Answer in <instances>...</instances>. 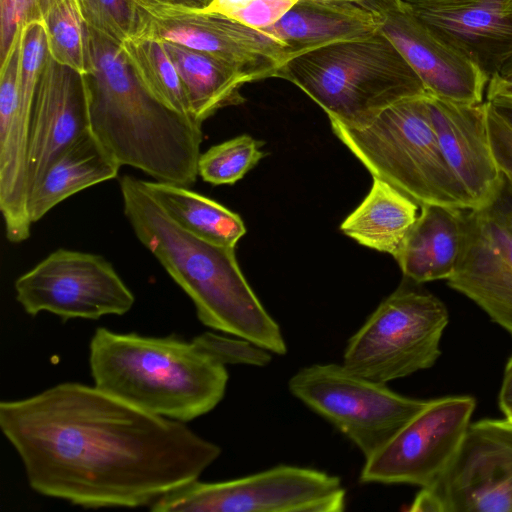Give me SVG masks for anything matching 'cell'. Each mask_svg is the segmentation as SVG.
<instances>
[{"mask_svg": "<svg viewBox=\"0 0 512 512\" xmlns=\"http://www.w3.org/2000/svg\"><path fill=\"white\" fill-rule=\"evenodd\" d=\"M408 510L512 512V419L470 423L447 469Z\"/></svg>", "mask_w": 512, "mask_h": 512, "instance_id": "cell-10", "label": "cell"}, {"mask_svg": "<svg viewBox=\"0 0 512 512\" xmlns=\"http://www.w3.org/2000/svg\"><path fill=\"white\" fill-rule=\"evenodd\" d=\"M16 300L31 316L49 312L63 320L123 315L135 297L103 256L57 249L19 276Z\"/></svg>", "mask_w": 512, "mask_h": 512, "instance_id": "cell-11", "label": "cell"}, {"mask_svg": "<svg viewBox=\"0 0 512 512\" xmlns=\"http://www.w3.org/2000/svg\"><path fill=\"white\" fill-rule=\"evenodd\" d=\"M87 26L121 46L139 28L138 0H78Z\"/></svg>", "mask_w": 512, "mask_h": 512, "instance_id": "cell-30", "label": "cell"}, {"mask_svg": "<svg viewBox=\"0 0 512 512\" xmlns=\"http://www.w3.org/2000/svg\"><path fill=\"white\" fill-rule=\"evenodd\" d=\"M476 400L446 396L428 400L376 454L365 460L362 483L433 484L457 453L471 423Z\"/></svg>", "mask_w": 512, "mask_h": 512, "instance_id": "cell-13", "label": "cell"}, {"mask_svg": "<svg viewBox=\"0 0 512 512\" xmlns=\"http://www.w3.org/2000/svg\"><path fill=\"white\" fill-rule=\"evenodd\" d=\"M163 4L184 7L193 10L206 9L213 0H154Z\"/></svg>", "mask_w": 512, "mask_h": 512, "instance_id": "cell-38", "label": "cell"}, {"mask_svg": "<svg viewBox=\"0 0 512 512\" xmlns=\"http://www.w3.org/2000/svg\"><path fill=\"white\" fill-rule=\"evenodd\" d=\"M408 9L489 73L512 56V0H404Z\"/></svg>", "mask_w": 512, "mask_h": 512, "instance_id": "cell-18", "label": "cell"}, {"mask_svg": "<svg viewBox=\"0 0 512 512\" xmlns=\"http://www.w3.org/2000/svg\"><path fill=\"white\" fill-rule=\"evenodd\" d=\"M142 182L153 200L176 225L201 240L235 248L246 233L238 214L187 186L157 180Z\"/></svg>", "mask_w": 512, "mask_h": 512, "instance_id": "cell-25", "label": "cell"}, {"mask_svg": "<svg viewBox=\"0 0 512 512\" xmlns=\"http://www.w3.org/2000/svg\"><path fill=\"white\" fill-rule=\"evenodd\" d=\"M193 341L225 365L265 366L271 360L270 352L238 337L205 332L193 338Z\"/></svg>", "mask_w": 512, "mask_h": 512, "instance_id": "cell-32", "label": "cell"}, {"mask_svg": "<svg viewBox=\"0 0 512 512\" xmlns=\"http://www.w3.org/2000/svg\"><path fill=\"white\" fill-rule=\"evenodd\" d=\"M395 258L415 283L447 280L455 271L463 238V210L422 205Z\"/></svg>", "mask_w": 512, "mask_h": 512, "instance_id": "cell-21", "label": "cell"}, {"mask_svg": "<svg viewBox=\"0 0 512 512\" xmlns=\"http://www.w3.org/2000/svg\"><path fill=\"white\" fill-rule=\"evenodd\" d=\"M94 386L151 414L188 422L213 410L228 382L226 365L175 336L96 329L89 346Z\"/></svg>", "mask_w": 512, "mask_h": 512, "instance_id": "cell-4", "label": "cell"}, {"mask_svg": "<svg viewBox=\"0 0 512 512\" xmlns=\"http://www.w3.org/2000/svg\"><path fill=\"white\" fill-rule=\"evenodd\" d=\"M135 36L171 42L217 57L240 70L250 82L276 77L288 58L286 47L260 29L227 16L138 0Z\"/></svg>", "mask_w": 512, "mask_h": 512, "instance_id": "cell-12", "label": "cell"}, {"mask_svg": "<svg viewBox=\"0 0 512 512\" xmlns=\"http://www.w3.org/2000/svg\"><path fill=\"white\" fill-rule=\"evenodd\" d=\"M0 428L34 491L84 508L150 507L221 453L184 422L75 382L2 401Z\"/></svg>", "mask_w": 512, "mask_h": 512, "instance_id": "cell-1", "label": "cell"}, {"mask_svg": "<svg viewBox=\"0 0 512 512\" xmlns=\"http://www.w3.org/2000/svg\"><path fill=\"white\" fill-rule=\"evenodd\" d=\"M485 102L491 149L505 181L512 188V127L491 103Z\"/></svg>", "mask_w": 512, "mask_h": 512, "instance_id": "cell-34", "label": "cell"}, {"mask_svg": "<svg viewBox=\"0 0 512 512\" xmlns=\"http://www.w3.org/2000/svg\"><path fill=\"white\" fill-rule=\"evenodd\" d=\"M428 102L443 156L472 210L491 206L505 180L491 149L486 102L465 104L429 93Z\"/></svg>", "mask_w": 512, "mask_h": 512, "instance_id": "cell-17", "label": "cell"}, {"mask_svg": "<svg viewBox=\"0 0 512 512\" xmlns=\"http://www.w3.org/2000/svg\"><path fill=\"white\" fill-rule=\"evenodd\" d=\"M491 104L497 113L512 127V101H500Z\"/></svg>", "mask_w": 512, "mask_h": 512, "instance_id": "cell-39", "label": "cell"}, {"mask_svg": "<svg viewBox=\"0 0 512 512\" xmlns=\"http://www.w3.org/2000/svg\"><path fill=\"white\" fill-rule=\"evenodd\" d=\"M330 123L373 177L393 185L419 206L472 209L441 151L428 93L387 107L361 127Z\"/></svg>", "mask_w": 512, "mask_h": 512, "instance_id": "cell-6", "label": "cell"}, {"mask_svg": "<svg viewBox=\"0 0 512 512\" xmlns=\"http://www.w3.org/2000/svg\"><path fill=\"white\" fill-rule=\"evenodd\" d=\"M381 15V31L429 94L465 104L483 102L489 73L476 59L417 18L404 0Z\"/></svg>", "mask_w": 512, "mask_h": 512, "instance_id": "cell-15", "label": "cell"}, {"mask_svg": "<svg viewBox=\"0 0 512 512\" xmlns=\"http://www.w3.org/2000/svg\"><path fill=\"white\" fill-rule=\"evenodd\" d=\"M120 163L87 130L76 138L52 163L39 186L28 199L32 223L74 194L98 183L115 179Z\"/></svg>", "mask_w": 512, "mask_h": 512, "instance_id": "cell-22", "label": "cell"}, {"mask_svg": "<svg viewBox=\"0 0 512 512\" xmlns=\"http://www.w3.org/2000/svg\"><path fill=\"white\" fill-rule=\"evenodd\" d=\"M121 48L137 81L153 99L191 117L181 79L162 42L132 37Z\"/></svg>", "mask_w": 512, "mask_h": 512, "instance_id": "cell-26", "label": "cell"}, {"mask_svg": "<svg viewBox=\"0 0 512 512\" xmlns=\"http://www.w3.org/2000/svg\"><path fill=\"white\" fill-rule=\"evenodd\" d=\"M298 0H213L204 10L218 13L255 29L277 22Z\"/></svg>", "mask_w": 512, "mask_h": 512, "instance_id": "cell-31", "label": "cell"}, {"mask_svg": "<svg viewBox=\"0 0 512 512\" xmlns=\"http://www.w3.org/2000/svg\"><path fill=\"white\" fill-rule=\"evenodd\" d=\"M263 142L240 135L202 153L198 175L212 185L234 184L244 177L264 156Z\"/></svg>", "mask_w": 512, "mask_h": 512, "instance_id": "cell-28", "label": "cell"}, {"mask_svg": "<svg viewBox=\"0 0 512 512\" xmlns=\"http://www.w3.org/2000/svg\"><path fill=\"white\" fill-rule=\"evenodd\" d=\"M48 53L81 75L92 71L90 30L78 0H41Z\"/></svg>", "mask_w": 512, "mask_h": 512, "instance_id": "cell-27", "label": "cell"}, {"mask_svg": "<svg viewBox=\"0 0 512 512\" xmlns=\"http://www.w3.org/2000/svg\"><path fill=\"white\" fill-rule=\"evenodd\" d=\"M346 490L339 477L278 465L245 477L186 483L157 499L154 512H340Z\"/></svg>", "mask_w": 512, "mask_h": 512, "instance_id": "cell-9", "label": "cell"}, {"mask_svg": "<svg viewBox=\"0 0 512 512\" xmlns=\"http://www.w3.org/2000/svg\"><path fill=\"white\" fill-rule=\"evenodd\" d=\"M90 129L86 76L49 53L35 93L27 145L28 199L60 154Z\"/></svg>", "mask_w": 512, "mask_h": 512, "instance_id": "cell-16", "label": "cell"}, {"mask_svg": "<svg viewBox=\"0 0 512 512\" xmlns=\"http://www.w3.org/2000/svg\"><path fill=\"white\" fill-rule=\"evenodd\" d=\"M448 323V310L439 298L401 285L348 340L342 364L385 384L410 376L436 363Z\"/></svg>", "mask_w": 512, "mask_h": 512, "instance_id": "cell-7", "label": "cell"}, {"mask_svg": "<svg viewBox=\"0 0 512 512\" xmlns=\"http://www.w3.org/2000/svg\"><path fill=\"white\" fill-rule=\"evenodd\" d=\"M510 419H512V418H510Z\"/></svg>", "mask_w": 512, "mask_h": 512, "instance_id": "cell-40", "label": "cell"}, {"mask_svg": "<svg viewBox=\"0 0 512 512\" xmlns=\"http://www.w3.org/2000/svg\"><path fill=\"white\" fill-rule=\"evenodd\" d=\"M382 23L381 14L351 3L298 0L277 22L260 30L280 41L289 58L373 35L381 30Z\"/></svg>", "mask_w": 512, "mask_h": 512, "instance_id": "cell-20", "label": "cell"}, {"mask_svg": "<svg viewBox=\"0 0 512 512\" xmlns=\"http://www.w3.org/2000/svg\"><path fill=\"white\" fill-rule=\"evenodd\" d=\"M276 77L299 87L330 121L349 127L364 126L387 107L428 93L381 30L291 56Z\"/></svg>", "mask_w": 512, "mask_h": 512, "instance_id": "cell-5", "label": "cell"}, {"mask_svg": "<svg viewBox=\"0 0 512 512\" xmlns=\"http://www.w3.org/2000/svg\"><path fill=\"white\" fill-rule=\"evenodd\" d=\"M21 32L0 61V210L12 243L28 239L33 225L28 212V136L19 118Z\"/></svg>", "mask_w": 512, "mask_h": 512, "instance_id": "cell-19", "label": "cell"}, {"mask_svg": "<svg viewBox=\"0 0 512 512\" xmlns=\"http://www.w3.org/2000/svg\"><path fill=\"white\" fill-rule=\"evenodd\" d=\"M331 2H345L357 5L364 9L381 14L401 3L402 0H322Z\"/></svg>", "mask_w": 512, "mask_h": 512, "instance_id": "cell-37", "label": "cell"}, {"mask_svg": "<svg viewBox=\"0 0 512 512\" xmlns=\"http://www.w3.org/2000/svg\"><path fill=\"white\" fill-rule=\"evenodd\" d=\"M34 20H42L41 0H0V61L22 28Z\"/></svg>", "mask_w": 512, "mask_h": 512, "instance_id": "cell-33", "label": "cell"}, {"mask_svg": "<svg viewBox=\"0 0 512 512\" xmlns=\"http://www.w3.org/2000/svg\"><path fill=\"white\" fill-rule=\"evenodd\" d=\"M447 284L512 337V223L495 203L463 210L461 251Z\"/></svg>", "mask_w": 512, "mask_h": 512, "instance_id": "cell-14", "label": "cell"}, {"mask_svg": "<svg viewBox=\"0 0 512 512\" xmlns=\"http://www.w3.org/2000/svg\"><path fill=\"white\" fill-rule=\"evenodd\" d=\"M89 30L91 132L121 166L189 187L198 176L202 125L153 99L137 81L121 46Z\"/></svg>", "mask_w": 512, "mask_h": 512, "instance_id": "cell-3", "label": "cell"}, {"mask_svg": "<svg viewBox=\"0 0 512 512\" xmlns=\"http://www.w3.org/2000/svg\"><path fill=\"white\" fill-rule=\"evenodd\" d=\"M486 101H512V56L489 75Z\"/></svg>", "mask_w": 512, "mask_h": 512, "instance_id": "cell-35", "label": "cell"}, {"mask_svg": "<svg viewBox=\"0 0 512 512\" xmlns=\"http://www.w3.org/2000/svg\"><path fill=\"white\" fill-rule=\"evenodd\" d=\"M124 214L141 244L194 303L205 326L284 355L279 324L264 308L246 278L235 248L201 240L176 225L146 191L141 179H120Z\"/></svg>", "mask_w": 512, "mask_h": 512, "instance_id": "cell-2", "label": "cell"}, {"mask_svg": "<svg viewBox=\"0 0 512 512\" xmlns=\"http://www.w3.org/2000/svg\"><path fill=\"white\" fill-rule=\"evenodd\" d=\"M499 406L505 417L512 418V356L505 367L499 392Z\"/></svg>", "mask_w": 512, "mask_h": 512, "instance_id": "cell-36", "label": "cell"}, {"mask_svg": "<svg viewBox=\"0 0 512 512\" xmlns=\"http://www.w3.org/2000/svg\"><path fill=\"white\" fill-rule=\"evenodd\" d=\"M47 54L48 46L43 21L34 20L27 23L21 32L19 70V118L27 136L35 93Z\"/></svg>", "mask_w": 512, "mask_h": 512, "instance_id": "cell-29", "label": "cell"}, {"mask_svg": "<svg viewBox=\"0 0 512 512\" xmlns=\"http://www.w3.org/2000/svg\"><path fill=\"white\" fill-rule=\"evenodd\" d=\"M162 43L181 79L190 115L197 123L202 125L219 109L245 101L240 89L250 80L236 67L204 52Z\"/></svg>", "mask_w": 512, "mask_h": 512, "instance_id": "cell-24", "label": "cell"}, {"mask_svg": "<svg viewBox=\"0 0 512 512\" xmlns=\"http://www.w3.org/2000/svg\"><path fill=\"white\" fill-rule=\"evenodd\" d=\"M291 394L333 424L364 455L381 450L427 404L385 383L361 377L343 364H313L288 383Z\"/></svg>", "mask_w": 512, "mask_h": 512, "instance_id": "cell-8", "label": "cell"}, {"mask_svg": "<svg viewBox=\"0 0 512 512\" xmlns=\"http://www.w3.org/2000/svg\"><path fill=\"white\" fill-rule=\"evenodd\" d=\"M418 206L393 185L373 177L369 193L340 230L359 244L395 259L418 217Z\"/></svg>", "mask_w": 512, "mask_h": 512, "instance_id": "cell-23", "label": "cell"}]
</instances>
